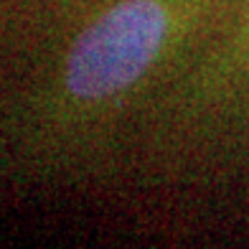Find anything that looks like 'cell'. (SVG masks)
<instances>
[{
    "label": "cell",
    "instance_id": "obj_2",
    "mask_svg": "<svg viewBox=\"0 0 249 249\" xmlns=\"http://www.w3.org/2000/svg\"><path fill=\"white\" fill-rule=\"evenodd\" d=\"M247 74H249V13L236 26L231 38L196 71L191 97L196 102H211L226 94Z\"/></svg>",
    "mask_w": 249,
    "mask_h": 249
},
{
    "label": "cell",
    "instance_id": "obj_1",
    "mask_svg": "<svg viewBox=\"0 0 249 249\" xmlns=\"http://www.w3.org/2000/svg\"><path fill=\"white\" fill-rule=\"evenodd\" d=\"M191 0H117L82 28L53 74L38 115L69 127L140 87L188 26Z\"/></svg>",
    "mask_w": 249,
    "mask_h": 249
}]
</instances>
